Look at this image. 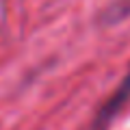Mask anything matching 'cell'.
Wrapping results in <instances>:
<instances>
[{"label":"cell","mask_w":130,"mask_h":130,"mask_svg":"<svg viewBox=\"0 0 130 130\" xmlns=\"http://www.w3.org/2000/svg\"><path fill=\"white\" fill-rule=\"evenodd\" d=\"M128 102H130V65H128L126 76L121 78V83L117 85V89L108 95V100L100 106V111L95 113L89 130H106L108 126L115 121V117L126 108Z\"/></svg>","instance_id":"6da1fadb"}]
</instances>
